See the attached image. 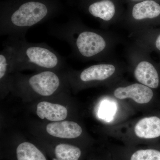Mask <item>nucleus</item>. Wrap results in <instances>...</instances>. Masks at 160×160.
<instances>
[{"instance_id": "obj_14", "label": "nucleus", "mask_w": 160, "mask_h": 160, "mask_svg": "<svg viewBox=\"0 0 160 160\" xmlns=\"http://www.w3.org/2000/svg\"><path fill=\"white\" fill-rule=\"evenodd\" d=\"M16 156L17 160H47L38 147L28 142L19 144L16 149Z\"/></svg>"}, {"instance_id": "obj_4", "label": "nucleus", "mask_w": 160, "mask_h": 160, "mask_svg": "<svg viewBox=\"0 0 160 160\" xmlns=\"http://www.w3.org/2000/svg\"><path fill=\"white\" fill-rule=\"evenodd\" d=\"M67 69L65 58L45 43H32L22 40L15 59L13 74L26 69L37 71H63Z\"/></svg>"}, {"instance_id": "obj_2", "label": "nucleus", "mask_w": 160, "mask_h": 160, "mask_svg": "<svg viewBox=\"0 0 160 160\" xmlns=\"http://www.w3.org/2000/svg\"><path fill=\"white\" fill-rule=\"evenodd\" d=\"M49 32L68 43L72 54L81 59L102 60L109 50V38L106 34L89 28L76 19L52 26Z\"/></svg>"}, {"instance_id": "obj_16", "label": "nucleus", "mask_w": 160, "mask_h": 160, "mask_svg": "<svg viewBox=\"0 0 160 160\" xmlns=\"http://www.w3.org/2000/svg\"><path fill=\"white\" fill-rule=\"evenodd\" d=\"M153 46L156 49L160 52V33L156 37L153 41Z\"/></svg>"}, {"instance_id": "obj_9", "label": "nucleus", "mask_w": 160, "mask_h": 160, "mask_svg": "<svg viewBox=\"0 0 160 160\" xmlns=\"http://www.w3.org/2000/svg\"><path fill=\"white\" fill-rule=\"evenodd\" d=\"M133 71L134 78L140 84L151 89H156L159 84V77L154 65L146 58L139 59Z\"/></svg>"}, {"instance_id": "obj_17", "label": "nucleus", "mask_w": 160, "mask_h": 160, "mask_svg": "<svg viewBox=\"0 0 160 160\" xmlns=\"http://www.w3.org/2000/svg\"><path fill=\"white\" fill-rule=\"evenodd\" d=\"M133 2H142V1H146V0H131Z\"/></svg>"}, {"instance_id": "obj_3", "label": "nucleus", "mask_w": 160, "mask_h": 160, "mask_svg": "<svg viewBox=\"0 0 160 160\" xmlns=\"http://www.w3.org/2000/svg\"><path fill=\"white\" fill-rule=\"evenodd\" d=\"M66 70H44L29 75L14 72L11 76L10 90L24 95L51 96L64 91L69 85Z\"/></svg>"}, {"instance_id": "obj_10", "label": "nucleus", "mask_w": 160, "mask_h": 160, "mask_svg": "<svg viewBox=\"0 0 160 160\" xmlns=\"http://www.w3.org/2000/svg\"><path fill=\"white\" fill-rule=\"evenodd\" d=\"M36 112L41 119L46 120L50 122L65 120L69 114L66 106L47 101H42L38 103Z\"/></svg>"}, {"instance_id": "obj_5", "label": "nucleus", "mask_w": 160, "mask_h": 160, "mask_svg": "<svg viewBox=\"0 0 160 160\" xmlns=\"http://www.w3.org/2000/svg\"><path fill=\"white\" fill-rule=\"evenodd\" d=\"M117 67L110 63H102L92 65L80 71L69 68L66 74L69 86L77 88L86 84L99 82L108 79L116 72Z\"/></svg>"}, {"instance_id": "obj_7", "label": "nucleus", "mask_w": 160, "mask_h": 160, "mask_svg": "<svg viewBox=\"0 0 160 160\" xmlns=\"http://www.w3.org/2000/svg\"><path fill=\"white\" fill-rule=\"evenodd\" d=\"M113 94L118 99L130 98L138 104H144L151 101L153 92L151 88L138 83L118 87L115 89Z\"/></svg>"}, {"instance_id": "obj_15", "label": "nucleus", "mask_w": 160, "mask_h": 160, "mask_svg": "<svg viewBox=\"0 0 160 160\" xmlns=\"http://www.w3.org/2000/svg\"><path fill=\"white\" fill-rule=\"evenodd\" d=\"M55 160H80L82 157V149L78 146L60 143L54 149Z\"/></svg>"}, {"instance_id": "obj_12", "label": "nucleus", "mask_w": 160, "mask_h": 160, "mask_svg": "<svg viewBox=\"0 0 160 160\" xmlns=\"http://www.w3.org/2000/svg\"><path fill=\"white\" fill-rule=\"evenodd\" d=\"M160 15V5L153 0H146L134 5L132 16L137 22L152 20Z\"/></svg>"}, {"instance_id": "obj_13", "label": "nucleus", "mask_w": 160, "mask_h": 160, "mask_svg": "<svg viewBox=\"0 0 160 160\" xmlns=\"http://www.w3.org/2000/svg\"><path fill=\"white\" fill-rule=\"evenodd\" d=\"M136 135L140 138L150 139L160 136V118L153 116L143 118L134 127Z\"/></svg>"}, {"instance_id": "obj_11", "label": "nucleus", "mask_w": 160, "mask_h": 160, "mask_svg": "<svg viewBox=\"0 0 160 160\" xmlns=\"http://www.w3.org/2000/svg\"><path fill=\"white\" fill-rule=\"evenodd\" d=\"M86 2V10L92 16L104 22L113 19L116 7L111 0H90Z\"/></svg>"}, {"instance_id": "obj_6", "label": "nucleus", "mask_w": 160, "mask_h": 160, "mask_svg": "<svg viewBox=\"0 0 160 160\" xmlns=\"http://www.w3.org/2000/svg\"><path fill=\"white\" fill-rule=\"evenodd\" d=\"M24 38H25L8 37L3 43V49L0 52V82L2 93L10 90L15 59L22 40Z\"/></svg>"}, {"instance_id": "obj_1", "label": "nucleus", "mask_w": 160, "mask_h": 160, "mask_svg": "<svg viewBox=\"0 0 160 160\" xmlns=\"http://www.w3.org/2000/svg\"><path fill=\"white\" fill-rule=\"evenodd\" d=\"M60 0H3L0 4V34L25 38L32 27L58 14Z\"/></svg>"}, {"instance_id": "obj_8", "label": "nucleus", "mask_w": 160, "mask_h": 160, "mask_svg": "<svg viewBox=\"0 0 160 160\" xmlns=\"http://www.w3.org/2000/svg\"><path fill=\"white\" fill-rule=\"evenodd\" d=\"M46 131L50 136L65 139L77 138L82 133V127L78 123L68 120L50 122L46 125Z\"/></svg>"}]
</instances>
